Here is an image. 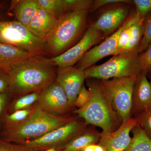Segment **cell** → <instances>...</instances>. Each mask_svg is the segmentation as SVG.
<instances>
[{
  "instance_id": "obj_1",
  "label": "cell",
  "mask_w": 151,
  "mask_h": 151,
  "mask_svg": "<svg viewBox=\"0 0 151 151\" xmlns=\"http://www.w3.org/2000/svg\"><path fill=\"white\" fill-rule=\"evenodd\" d=\"M9 74L8 93L12 99L33 92L40 93L56 77L53 65L42 56L34 57L14 65Z\"/></svg>"
},
{
  "instance_id": "obj_2",
  "label": "cell",
  "mask_w": 151,
  "mask_h": 151,
  "mask_svg": "<svg viewBox=\"0 0 151 151\" xmlns=\"http://www.w3.org/2000/svg\"><path fill=\"white\" fill-rule=\"evenodd\" d=\"M90 9L70 11L58 20L45 41V50L53 57L67 51L80 40L86 30Z\"/></svg>"
},
{
  "instance_id": "obj_3",
  "label": "cell",
  "mask_w": 151,
  "mask_h": 151,
  "mask_svg": "<svg viewBox=\"0 0 151 151\" xmlns=\"http://www.w3.org/2000/svg\"><path fill=\"white\" fill-rule=\"evenodd\" d=\"M86 80L91 92L90 100L84 107L75 109L72 113L89 126L99 127L102 131L114 132L122 125V121L103 92L99 80L93 78Z\"/></svg>"
},
{
  "instance_id": "obj_4",
  "label": "cell",
  "mask_w": 151,
  "mask_h": 151,
  "mask_svg": "<svg viewBox=\"0 0 151 151\" xmlns=\"http://www.w3.org/2000/svg\"><path fill=\"white\" fill-rule=\"evenodd\" d=\"M77 116H60L47 113L38 107L16 127L1 133L0 138L9 142L21 144L41 137L76 119Z\"/></svg>"
},
{
  "instance_id": "obj_5",
  "label": "cell",
  "mask_w": 151,
  "mask_h": 151,
  "mask_svg": "<svg viewBox=\"0 0 151 151\" xmlns=\"http://www.w3.org/2000/svg\"><path fill=\"white\" fill-rule=\"evenodd\" d=\"M142 72L137 52L121 53L107 62L94 65L84 70L86 79L107 80L113 78L138 76Z\"/></svg>"
},
{
  "instance_id": "obj_6",
  "label": "cell",
  "mask_w": 151,
  "mask_h": 151,
  "mask_svg": "<svg viewBox=\"0 0 151 151\" xmlns=\"http://www.w3.org/2000/svg\"><path fill=\"white\" fill-rule=\"evenodd\" d=\"M137 76L99 80L100 86L122 124L132 118L133 89Z\"/></svg>"
},
{
  "instance_id": "obj_7",
  "label": "cell",
  "mask_w": 151,
  "mask_h": 151,
  "mask_svg": "<svg viewBox=\"0 0 151 151\" xmlns=\"http://www.w3.org/2000/svg\"><path fill=\"white\" fill-rule=\"evenodd\" d=\"M89 126L78 116L73 121L49 132L41 137L21 144L42 151L50 148L60 151L82 134Z\"/></svg>"
},
{
  "instance_id": "obj_8",
  "label": "cell",
  "mask_w": 151,
  "mask_h": 151,
  "mask_svg": "<svg viewBox=\"0 0 151 151\" xmlns=\"http://www.w3.org/2000/svg\"><path fill=\"white\" fill-rule=\"evenodd\" d=\"M0 36L6 44L35 55L42 56L45 52V42L17 21L0 22Z\"/></svg>"
},
{
  "instance_id": "obj_9",
  "label": "cell",
  "mask_w": 151,
  "mask_h": 151,
  "mask_svg": "<svg viewBox=\"0 0 151 151\" xmlns=\"http://www.w3.org/2000/svg\"><path fill=\"white\" fill-rule=\"evenodd\" d=\"M106 37L102 32L89 26L75 45L60 55L47 58V60L52 65L58 68L73 66L81 60L88 50Z\"/></svg>"
},
{
  "instance_id": "obj_10",
  "label": "cell",
  "mask_w": 151,
  "mask_h": 151,
  "mask_svg": "<svg viewBox=\"0 0 151 151\" xmlns=\"http://www.w3.org/2000/svg\"><path fill=\"white\" fill-rule=\"evenodd\" d=\"M139 16L136 12L130 14L124 23L111 35L105 39L100 44L92 47L85 53L76 67L85 70L100 60L109 55H113L116 50L119 36L123 30L134 24Z\"/></svg>"
},
{
  "instance_id": "obj_11",
  "label": "cell",
  "mask_w": 151,
  "mask_h": 151,
  "mask_svg": "<svg viewBox=\"0 0 151 151\" xmlns=\"http://www.w3.org/2000/svg\"><path fill=\"white\" fill-rule=\"evenodd\" d=\"M37 104L43 111L60 116L74 111L64 90L55 80L39 93Z\"/></svg>"
},
{
  "instance_id": "obj_12",
  "label": "cell",
  "mask_w": 151,
  "mask_h": 151,
  "mask_svg": "<svg viewBox=\"0 0 151 151\" xmlns=\"http://www.w3.org/2000/svg\"><path fill=\"white\" fill-rule=\"evenodd\" d=\"M128 4L119 3L118 5H115L116 4H114L100 14L90 26L102 32L106 37L111 33L115 32L131 14Z\"/></svg>"
},
{
  "instance_id": "obj_13",
  "label": "cell",
  "mask_w": 151,
  "mask_h": 151,
  "mask_svg": "<svg viewBox=\"0 0 151 151\" xmlns=\"http://www.w3.org/2000/svg\"><path fill=\"white\" fill-rule=\"evenodd\" d=\"M86 79L84 71L75 66L58 68L56 72L55 81L64 90L70 106L74 110L76 100Z\"/></svg>"
},
{
  "instance_id": "obj_14",
  "label": "cell",
  "mask_w": 151,
  "mask_h": 151,
  "mask_svg": "<svg viewBox=\"0 0 151 151\" xmlns=\"http://www.w3.org/2000/svg\"><path fill=\"white\" fill-rule=\"evenodd\" d=\"M136 125V119L132 118L122 123L114 132L102 131L98 144L103 147L105 151H123L131 143L132 137L130 134Z\"/></svg>"
},
{
  "instance_id": "obj_15",
  "label": "cell",
  "mask_w": 151,
  "mask_h": 151,
  "mask_svg": "<svg viewBox=\"0 0 151 151\" xmlns=\"http://www.w3.org/2000/svg\"><path fill=\"white\" fill-rule=\"evenodd\" d=\"M151 108V81L147 75L142 71L136 79L132 94V118Z\"/></svg>"
},
{
  "instance_id": "obj_16",
  "label": "cell",
  "mask_w": 151,
  "mask_h": 151,
  "mask_svg": "<svg viewBox=\"0 0 151 151\" xmlns=\"http://www.w3.org/2000/svg\"><path fill=\"white\" fill-rule=\"evenodd\" d=\"M37 56L12 45L0 42V68L9 73L12 68Z\"/></svg>"
},
{
  "instance_id": "obj_17",
  "label": "cell",
  "mask_w": 151,
  "mask_h": 151,
  "mask_svg": "<svg viewBox=\"0 0 151 151\" xmlns=\"http://www.w3.org/2000/svg\"><path fill=\"white\" fill-rule=\"evenodd\" d=\"M57 21L56 18L40 7L27 27L31 32L45 42Z\"/></svg>"
},
{
  "instance_id": "obj_18",
  "label": "cell",
  "mask_w": 151,
  "mask_h": 151,
  "mask_svg": "<svg viewBox=\"0 0 151 151\" xmlns=\"http://www.w3.org/2000/svg\"><path fill=\"white\" fill-rule=\"evenodd\" d=\"M40 7L37 0L13 1L10 11L13 12L17 21L27 27Z\"/></svg>"
},
{
  "instance_id": "obj_19",
  "label": "cell",
  "mask_w": 151,
  "mask_h": 151,
  "mask_svg": "<svg viewBox=\"0 0 151 151\" xmlns=\"http://www.w3.org/2000/svg\"><path fill=\"white\" fill-rule=\"evenodd\" d=\"M100 132L95 127L89 126L82 134L70 142L59 151H84L86 147L97 144L100 140Z\"/></svg>"
},
{
  "instance_id": "obj_20",
  "label": "cell",
  "mask_w": 151,
  "mask_h": 151,
  "mask_svg": "<svg viewBox=\"0 0 151 151\" xmlns=\"http://www.w3.org/2000/svg\"><path fill=\"white\" fill-rule=\"evenodd\" d=\"M132 141L123 151H151V140L137 125L132 129Z\"/></svg>"
},
{
  "instance_id": "obj_21",
  "label": "cell",
  "mask_w": 151,
  "mask_h": 151,
  "mask_svg": "<svg viewBox=\"0 0 151 151\" xmlns=\"http://www.w3.org/2000/svg\"><path fill=\"white\" fill-rule=\"evenodd\" d=\"M144 20L145 18H142L139 16L137 19L132 24L130 41L123 49L121 53L137 52L142 37Z\"/></svg>"
},
{
  "instance_id": "obj_22",
  "label": "cell",
  "mask_w": 151,
  "mask_h": 151,
  "mask_svg": "<svg viewBox=\"0 0 151 151\" xmlns=\"http://www.w3.org/2000/svg\"><path fill=\"white\" fill-rule=\"evenodd\" d=\"M39 93L33 92L12 99L8 108V114L27 109L36 105L38 100Z\"/></svg>"
},
{
  "instance_id": "obj_23",
  "label": "cell",
  "mask_w": 151,
  "mask_h": 151,
  "mask_svg": "<svg viewBox=\"0 0 151 151\" xmlns=\"http://www.w3.org/2000/svg\"><path fill=\"white\" fill-rule=\"evenodd\" d=\"M37 107V104H36L31 108L8 114L6 118L2 131L1 133L6 132L24 122L34 111Z\"/></svg>"
},
{
  "instance_id": "obj_24",
  "label": "cell",
  "mask_w": 151,
  "mask_h": 151,
  "mask_svg": "<svg viewBox=\"0 0 151 151\" xmlns=\"http://www.w3.org/2000/svg\"><path fill=\"white\" fill-rule=\"evenodd\" d=\"M40 6L58 20L68 12L66 0H37Z\"/></svg>"
},
{
  "instance_id": "obj_25",
  "label": "cell",
  "mask_w": 151,
  "mask_h": 151,
  "mask_svg": "<svg viewBox=\"0 0 151 151\" xmlns=\"http://www.w3.org/2000/svg\"><path fill=\"white\" fill-rule=\"evenodd\" d=\"M151 45V12L146 16L144 20V32L137 52L141 54Z\"/></svg>"
},
{
  "instance_id": "obj_26",
  "label": "cell",
  "mask_w": 151,
  "mask_h": 151,
  "mask_svg": "<svg viewBox=\"0 0 151 151\" xmlns=\"http://www.w3.org/2000/svg\"><path fill=\"white\" fill-rule=\"evenodd\" d=\"M137 125L151 140V108L135 115Z\"/></svg>"
},
{
  "instance_id": "obj_27",
  "label": "cell",
  "mask_w": 151,
  "mask_h": 151,
  "mask_svg": "<svg viewBox=\"0 0 151 151\" xmlns=\"http://www.w3.org/2000/svg\"><path fill=\"white\" fill-rule=\"evenodd\" d=\"M12 100L8 92L0 94V131H2L3 126L7 116L8 115V108Z\"/></svg>"
},
{
  "instance_id": "obj_28",
  "label": "cell",
  "mask_w": 151,
  "mask_h": 151,
  "mask_svg": "<svg viewBox=\"0 0 151 151\" xmlns=\"http://www.w3.org/2000/svg\"><path fill=\"white\" fill-rule=\"evenodd\" d=\"M132 24L127 27L125 29L123 30L120 34L117 46L113 55V56L120 54L123 49L129 41L132 33Z\"/></svg>"
},
{
  "instance_id": "obj_29",
  "label": "cell",
  "mask_w": 151,
  "mask_h": 151,
  "mask_svg": "<svg viewBox=\"0 0 151 151\" xmlns=\"http://www.w3.org/2000/svg\"><path fill=\"white\" fill-rule=\"evenodd\" d=\"M0 151H42L22 144L9 142L0 138Z\"/></svg>"
},
{
  "instance_id": "obj_30",
  "label": "cell",
  "mask_w": 151,
  "mask_h": 151,
  "mask_svg": "<svg viewBox=\"0 0 151 151\" xmlns=\"http://www.w3.org/2000/svg\"><path fill=\"white\" fill-rule=\"evenodd\" d=\"M139 60L142 71L147 75L151 73V45L145 51L139 54Z\"/></svg>"
},
{
  "instance_id": "obj_31",
  "label": "cell",
  "mask_w": 151,
  "mask_h": 151,
  "mask_svg": "<svg viewBox=\"0 0 151 151\" xmlns=\"http://www.w3.org/2000/svg\"><path fill=\"white\" fill-rule=\"evenodd\" d=\"M136 8V12L139 17L145 18L151 12V0L132 1Z\"/></svg>"
},
{
  "instance_id": "obj_32",
  "label": "cell",
  "mask_w": 151,
  "mask_h": 151,
  "mask_svg": "<svg viewBox=\"0 0 151 151\" xmlns=\"http://www.w3.org/2000/svg\"><path fill=\"white\" fill-rule=\"evenodd\" d=\"M91 97V92L87 89L85 85H83L77 95L74 104L75 108L81 109L86 105Z\"/></svg>"
},
{
  "instance_id": "obj_33",
  "label": "cell",
  "mask_w": 151,
  "mask_h": 151,
  "mask_svg": "<svg viewBox=\"0 0 151 151\" xmlns=\"http://www.w3.org/2000/svg\"><path fill=\"white\" fill-rule=\"evenodd\" d=\"M133 3L132 1L129 0H94L93 1L89 12H94L98 9L108 5L118 3H125L130 4Z\"/></svg>"
},
{
  "instance_id": "obj_34",
  "label": "cell",
  "mask_w": 151,
  "mask_h": 151,
  "mask_svg": "<svg viewBox=\"0 0 151 151\" xmlns=\"http://www.w3.org/2000/svg\"><path fill=\"white\" fill-rule=\"evenodd\" d=\"M10 76L0 68V94L8 92Z\"/></svg>"
},
{
  "instance_id": "obj_35",
  "label": "cell",
  "mask_w": 151,
  "mask_h": 151,
  "mask_svg": "<svg viewBox=\"0 0 151 151\" xmlns=\"http://www.w3.org/2000/svg\"><path fill=\"white\" fill-rule=\"evenodd\" d=\"M9 8H7L5 2H0V22L6 21V17L9 15Z\"/></svg>"
},
{
  "instance_id": "obj_36",
  "label": "cell",
  "mask_w": 151,
  "mask_h": 151,
  "mask_svg": "<svg viewBox=\"0 0 151 151\" xmlns=\"http://www.w3.org/2000/svg\"><path fill=\"white\" fill-rule=\"evenodd\" d=\"M84 151H105L103 147L99 144H94L89 145L85 147Z\"/></svg>"
},
{
  "instance_id": "obj_37",
  "label": "cell",
  "mask_w": 151,
  "mask_h": 151,
  "mask_svg": "<svg viewBox=\"0 0 151 151\" xmlns=\"http://www.w3.org/2000/svg\"><path fill=\"white\" fill-rule=\"evenodd\" d=\"M44 151H59L57 150H56V149L54 148H50L47 149V150H46Z\"/></svg>"
},
{
  "instance_id": "obj_38",
  "label": "cell",
  "mask_w": 151,
  "mask_h": 151,
  "mask_svg": "<svg viewBox=\"0 0 151 151\" xmlns=\"http://www.w3.org/2000/svg\"><path fill=\"white\" fill-rule=\"evenodd\" d=\"M0 42H2V43H5L4 41V40H3L2 38L1 37V36H0Z\"/></svg>"
}]
</instances>
